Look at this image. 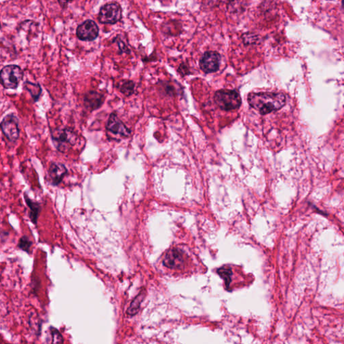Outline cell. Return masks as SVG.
<instances>
[{
  "mask_svg": "<svg viewBox=\"0 0 344 344\" xmlns=\"http://www.w3.org/2000/svg\"><path fill=\"white\" fill-rule=\"evenodd\" d=\"M217 272H218L219 276L224 280L225 285L227 286V287H229L230 283H231V269L229 267H225V266H224V267L218 269Z\"/></svg>",
  "mask_w": 344,
  "mask_h": 344,
  "instance_id": "2e32d148",
  "label": "cell"
},
{
  "mask_svg": "<svg viewBox=\"0 0 344 344\" xmlns=\"http://www.w3.org/2000/svg\"><path fill=\"white\" fill-rule=\"evenodd\" d=\"M2 26H1V23H0V29H1Z\"/></svg>",
  "mask_w": 344,
  "mask_h": 344,
  "instance_id": "ffe728a7",
  "label": "cell"
},
{
  "mask_svg": "<svg viewBox=\"0 0 344 344\" xmlns=\"http://www.w3.org/2000/svg\"><path fill=\"white\" fill-rule=\"evenodd\" d=\"M49 344H62L63 343V337L56 329L51 328L49 333V339L47 341Z\"/></svg>",
  "mask_w": 344,
  "mask_h": 344,
  "instance_id": "e0dca14e",
  "label": "cell"
},
{
  "mask_svg": "<svg viewBox=\"0 0 344 344\" xmlns=\"http://www.w3.org/2000/svg\"><path fill=\"white\" fill-rule=\"evenodd\" d=\"M0 128L6 138L10 141L15 142L20 135L18 118L14 114L6 116L0 123Z\"/></svg>",
  "mask_w": 344,
  "mask_h": 344,
  "instance_id": "8992f818",
  "label": "cell"
},
{
  "mask_svg": "<svg viewBox=\"0 0 344 344\" xmlns=\"http://www.w3.org/2000/svg\"><path fill=\"white\" fill-rule=\"evenodd\" d=\"M68 173V169L63 164L59 163H52L49 167L48 174L51 184L57 186L63 180Z\"/></svg>",
  "mask_w": 344,
  "mask_h": 344,
  "instance_id": "8fae6325",
  "label": "cell"
},
{
  "mask_svg": "<svg viewBox=\"0 0 344 344\" xmlns=\"http://www.w3.org/2000/svg\"><path fill=\"white\" fill-rule=\"evenodd\" d=\"M24 87L31 94L34 102H36L42 93V88L40 85L38 83H33L30 82V81H27L24 84Z\"/></svg>",
  "mask_w": 344,
  "mask_h": 344,
  "instance_id": "9a60e30c",
  "label": "cell"
},
{
  "mask_svg": "<svg viewBox=\"0 0 344 344\" xmlns=\"http://www.w3.org/2000/svg\"><path fill=\"white\" fill-rule=\"evenodd\" d=\"M23 77V70L16 64H9L0 71V83L6 89H16Z\"/></svg>",
  "mask_w": 344,
  "mask_h": 344,
  "instance_id": "3957f363",
  "label": "cell"
},
{
  "mask_svg": "<svg viewBox=\"0 0 344 344\" xmlns=\"http://www.w3.org/2000/svg\"><path fill=\"white\" fill-rule=\"evenodd\" d=\"M104 102V96L96 92H90L84 97V104L88 109L96 110L99 109Z\"/></svg>",
  "mask_w": 344,
  "mask_h": 344,
  "instance_id": "7c38bea8",
  "label": "cell"
},
{
  "mask_svg": "<svg viewBox=\"0 0 344 344\" xmlns=\"http://www.w3.org/2000/svg\"><path fill=\"white\" fill-rule=\"evenodd\" d=\"M144 298H145V292L142 291L133 299L127 310L128 315L133 316L138 313Z\"/></svg>",
  "mask_w": 344,
  "mask_h": 344,
  "instance_id": "5bb4252c",
  "label": "cell"
},
{
  "mask_svg": "<svg viewBox=\"0 0 344 344\" xmlns=\"http://www.w3.org/2000/svg\"><path fill=\"white\" fill-rule=\"evenodd\" d=\"M184 264V257L181 251L178 249H172L165 253L163 265L170 269L181 268Z\"/></svg>",
  "mask_w": 344,
  "mask_h": 344,
  "instance_id": "30bf717a",
  "label": "cell"
},
{
  "mask_svg": "<svg viewBox=\"0 0 344 344\" xmlns=\"http://www.w3.org/2000/svg\"><path fill=\"white\" fill-rule=\"evenodd\" d=\"M221 56L215 51L204 53L200 60V68L206 74L217 72L220 68Z\"/></svg>",
  "mask_w": 344,
  "mask_h": 344,
  "instance_id": "52a82bcc",
  "label": "cell"
},
{
  "mask_svg": "<svg viewBox=\"0 0 344 344\" xmlns=\"http://www.w3.org/2000/svg\"><path fill=\"white\" fill-rule=\"evenodd\" d=\"M249 106L261 115H267L281 109L286 104L287 98L281 92H261L249 94Z\"/></svg>",
  "mask_w": 344,
  "mask_h": 344,
  "instance_id": "6da1fadb",
  "label": "cell"
},
{
  "mask_svg": "<svg viewBox=\"0 0 344 344\" xmlns=\"http://www.w3.org/2000/svg\"><path fill=\"white\" fill-rule=\"evenodd\" d=\"M106 128L107 130L115 135H120L123 137H128L131 135V131L126 127L123 122L118 118L115 113L110 116Z\"/></svg>",
  "mask_w": 344,
  "mask_h": 344,
  "instance_id": "9c48e42d",
  "label": "cell"
},
{
  "mask_svg": "<svg viewBox=\"0 0 344 344\" xmlns=\"http://www.w3.org/2000/svg\"><path fill=\"white\" fill-rule=\"evenodd\" d=\"M25 200L30 209L29 218L34 225L37 224L38 217L42 210V206L38 202L30 199L29 196L25 193Z\"/></svg>",
  "mask_w": 344,
  "mask_h": 344,
  "instance_id": "4fadbf2b",
  "label": "cell"
},
{
  "mask_svg": "<svg viewBox=\"0 0 344 344\" xmlns=\"http://www.w3.org/2000/svg\"><path fill=\"white\" fill-rule=\"evenodd\" d=\"M76 34L79 39L83 41H92L98 37L99 34L98 25L93 20H85L78 26Z\"/></svg>",
  "mask_w": 344,
  "mask_h": 344,
  "instance_id": "ba28073f",
  "label": "cell"
},
{
  "mask_svg": "<svg viewBox=\"0 0 344 344\" xmlns=\"http://www.w3.org/2000/svg\"><path fill=\"white\" fill-rule=\"evenodd\" d=\"M135 83L132 81H124L119 85V89L122 94L131 96L134 92Z\"/></svg>",
  "mask_w": 344,
  "mask_h": 344,
  "instance_id": "ac0fdd59",
  "label": "cell"
},
{
  "mask_svg": "<svg viewBox=\"0 0 344 344\" xmlns=\"http://www.w3.org/2000/svg\"><path fill=\"white\" fill-rule=\"evenodd\" d=\"M53 141L60 152H64L74 145L77 141V135L70 128L57 129L51 133Z\"/></svg>",
  "mask_w": 344,
  "mask_h": 344,
  "instance_id": "277c9868",
  "label": "cell"
},
{
  "mask_svg": "<svg viewBox=\"0 0 344 344\" xmlns=\"http://www.w3.org/2000/svg\"><path fill=\"white\" fill-rule=\"evenodd\" d=\"M32 246V242L29 240V238L27 236L24 235L21 236L20 240H19L18 247L22 251L30 253Z\"/></svg>",
  "mask_w": 344,
  "mask_h": 344,
  "instance_id": "d6986e66",
  "label": "cell"
},
{
  "mask_svg": "<svg viewBox=\"0 0 344 344\" xmlns=\"http://www.w3.org/2000/svg\"><path fill=\"white\" fill-rule=\"evenodd\" d=\"M214 100L217 106L224 111H234L242 105V98L235 90H218L215 92Z\"/></svg>",
  "mask_w": 344,
  "mask_h": 344,
  "instance_id": "7a4b0ae2",
  "label": "cell"
},
{
  "mask_svg": "<svg viewBox=\"0 0 344 344\" xmlns=\"http://www.w3.org/2000/svg\"><path fill=\"white\" fill-rule=\"evenodd\" d=\"M122 18V9L117 3H109L101 8L98 20L102 24H115Z\"/></svg>",
  "mask_w": 344,
  "mask_h": 344,
  "instance_id": "5b68a950",
  "label": "cell"
}]
</instances>
